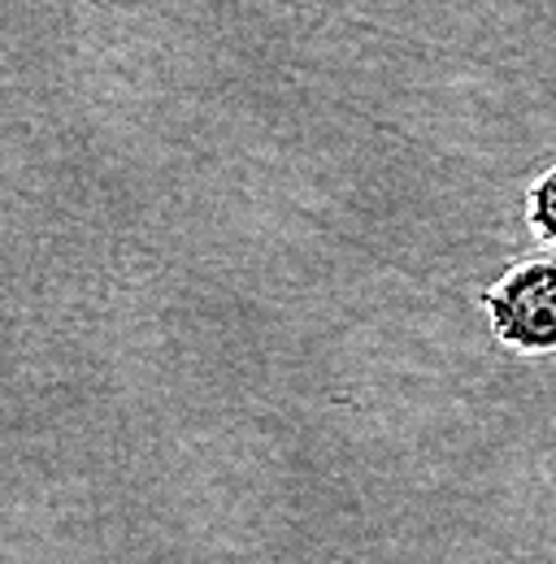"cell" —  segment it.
<instances>
[{"instance_id":"6da1fadb","label":"cell","mask_w":556,"mask_h":564,"mask_svg":"<svg viewBox=\"0 0 556 564\" xmlns=\"http://www.w3.org/2000/svg\"><path fill=\"white\" fill-rule=\"evenodd\" d=\"M491 330L513 352H556V261L517 265L483 300Z\"/></svg>"},{"instance_id":"7a4b0ae2","label":"cell","mask_w":556,"mask_h":564,"mask_svg":"<svg viewBox=\"0 0 556 564\" xmlns=\"http://www.w3.org/2000/svg\"><path fill=\"white\" fill-rule=\"evenodd\" d=\"M526 217H531L535 235L548 239L556 248V165L531 187V196H526Z\"/></svg>"}]
</instances>
